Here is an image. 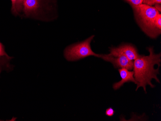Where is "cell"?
Wrapping results in <instances>:
<instances>
[{
    "label": "cell",
    "mask_w": 161,
    "mask_h": 121,
    "mask_svg": "<svg viewBox=\"0 0 161 121\" xmlns=\"http://www.w3.org/2000/svg\"><path fill=\"white\" fill-rule=\"evenodd\" d=\"M150 54L149 56L140 55L134 62V76L137 82L136 91L142 87L145 93L146 86L150 85L152 88L155 87L152 83V79H155L160 83L157 75L159 74V67L155 69L156 65L161 64V54H156L152 47L147 48Z\"/></svg>",
    "instance_id": "obj_1"
},
{
    "label": "cell",
    "mask_w": 161,
    "mask_h": 121,
    "mask_svg": "<svg viewBox=\"0 0 161 121\" xmlns=\"http://www.w3.org/2000/svg\"><path fill=\"white\" fill-rule=\"evenodd\" d=\"M138 25L150 37L155 38L161 31V15L154 6L142 4L132 5Z\"/></svg>",
    "instance_id": "obj_2"
},
{
    "label": "cell",
    "mask_w": 161,
    "mask_h": 121,
    "mask_svg": "<svg viewBox=\"0 0 161 121\" xmlns=\"http://www.w3.org/2000/svg\"><path fill=\"white\" fill-rule=\"evenodd\" d=\"M94 37V35H93L82 42L66 48L64 52L66 59L68 61H76L89 56H95L101 58L102 55L96 54L91 49L90 44Z\"/></svg>",
    "instance_id": "obj_3"
},
{
    "label": "cell",
    "mask_w": 161,
    "mask_h": 121,
    "mask_svg": "<svg viewBox=\"0 0 161 121\" xmlns=\"http://www.w3.org/2000/svg\"><path fill=\"white\" fill-rule=\"evenodd\" d=\"M109 55L114 57L125 56L131 60H135L140 56L136 48L130 44L123 45L118 47H111Z\"/></svg>",
    "instance_id": "obj_4"
},
{
    "label": "cell",
    "mask_w": 161,
    "mask_h": 121,
    "mask_svg": "<svg viewBox=\"0 0 161 121\" xmlns=\"http://www.w3.org/2000/svg\"><path fill=\"white\" fill-rule=\"evenodd\" d=\"M101 58L112 63L116 68H125L128 70H132L133 69V61L128 59L125 56H120L114 57L109 54L102 55Z\"/></svg>",
    "instance_id": "obj_5"
},
{
    "label": "cell",
    "mask_w": 161,
    "mask_h": 121,
    "mask_svg": "<svg viewBox=\"0 0 161 121\" xmlns=\"http://www.w3.org/2000/svg\"><path fill=\"white\" fill-rule=\"evenodd\" d=\"M118 70L122 79L119 82L114 84L113 88L114 90H118L124 84L127 82H133L136 85H137V82L134 76V71H129L128 69L125 68L119 69Z\"/></svg>",
    "instance_id": "obj_6"
},
{
    "label": "cell",
    "mask_w": 161,
    "mask_h": 121,
    "mask_svg": "<svg viewBox=\"0 0 161 121\" xmlns=\"http://www.w3.org/2000/svg\"><path fill=\"white\" fill-rule=\"evenodd\" d=\"M43 0H25L23 11L26 16L37 13L43 4Z\"/></svg>",
    "instance_id": "obj_7"
},
{
    "label": "cell",
    "mask_w": 161,
    "mask_h": 121,
    "mask_svg": "<svg viewBox=\"0 0 161 121\" xmlns=\"http://www.w3.org/2000/svg\"><path fill=\"white\" fill-rule=\"evenodd\" d=\"M24 1L25 0H17L16 1V5H15V11H16L15 15H17L18 14L20 13L22 10H23Z\"/></svg>",
    "instance_id": "obj_8"
},
{
    "label": "cell",
    "mask_w": 161,
    "mask_h": 121,
    "mask_svg": "<svg viewBox=\"0 0 161 121\" xmlns=\"http://www.w3.org/2000/svg\"><path fill=\"white\" fill-rule=\"evenodd\" d=\"M142 3L153 6L156 4H161V0H143Z\"/></svg>",
    "instance_id": "obj_9"
},
{
    "label": "cell",
    "mask_w": 161,
    "mask_h": 121,
    "mask_svg": "<svg viewBox=\"0 0 161 121\" xmlns=\"http://www.w3.org/2000/svg\"><path fill=\"white\" fill-rule=\"evenodd\" d=\"M124 1L129 3L131 6L140 5L142 4L143 2V0H124Z\"/></svg>",
    "instance_id": "obj_10"
},
{
    "label": "cell",
    "mask_w": 161,
    "mask_h": 121,
    "mask_svg": "<svg viewBox=\"0 0 161 121\" xmlns=\"http://www.w3.org/2000/svg\"><path fill=\"white\" fill-rule=\"evenodd\" d=\"M115 112L112 108H109L106 111V115L108 117H112L114 114Z\"/></svg>",
    "instance_id": "obj_11"
},
{
    "label": "cell",
    "mask_w": 161,
    "mask_h": 121,
    "mask_svg": "<svg viewBox=\"0 0 161 121\" xmlns=\"http://www.w3.org/2000/svg\"><path fill=\"white\" fill-rule=\"evenodd\" d=\"M3 56H5V57H9L7 55V54L5 53L3 46L2 44L0 42V57H3Z\"/></svg>",
    "instance_id": "obj_12"
},
{
    "label": "cell",
    "mask_w": 161,
    "mask_h": 121,
    "mask_svg": "<svg viewBox=\"0 0 161 121\" xmlns=\"http://www.w3.org/2000/svg\"><path fill=\"white\" fill-rule=\"evenodd\" d=\"M16 1L17 0H11L12 2V12L13 13L16 14V11H15V5H16Z\"/></svg>",
    "instance_id": "obj_13"
},
{
    "label": "cell",
    "mask_w": 161,
    "mask_h": 121,
    "mask_svg": "<svg viewBox=\"0 0 161 121\" xmlns=\"http://www.w3.org/2000/svg\"><path fill=\"white\" fill-rule=\"evenodd\" d=\"M4 64L3 61L1 59H0V72L1 71L3 65Z\"/></svg>",
    "instance_id": "obj_14"
}]
</instances>
